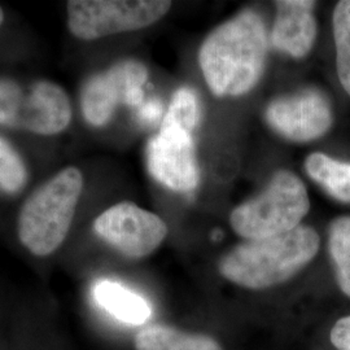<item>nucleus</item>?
Here are the masks:
<instances>
[{
	"label": "nucleus",
	"mask_w": 350,
	"mask_h": 350,
	"mask_svg": "<svg viewBox=\"0 0 350 350\" xmlns=\"http://www.w3.org/2000/svg\"><path fill=\"white\" fill-rule=\"evenodd\" d=\"M269 37L262 18L239 13L214 29L201 44L199 63L208 88L217 96L250 92L262 77Z\"/></svg>",
	"instance_id": "1"
},
{
	"label": "nucleus",
	"mask_w": 350,
	"mask_h": 350,
	"mask_svg": "<svg viewBox=\"0 0 350 350\" xmlns=\"http://www.w3.org/2000/svg\"><path fill=\"white\" fill-rule=\"evenodd\" d=\"M321 239L309 226L260 240H247L228 252L219 271L240 287L260 291L289 280L317 256Z\"/></svg>",
	"instance_id": "2"
},
{
	"label": "nucleus",
	"mask_w": 350,
	"mask_h": 350,
	"mask_svg": "<svg viewBox=\"0 0 350 350\" xmlns=\"http://www.w3.org/2000/svg\"><path fill=\"white\" fill-rule=\"evenodd\" d=\"M83 189V175L66 167L36 189L18 215V239L36 256H49L64 243Z\"/></svg>",
	"instance_id": "3"
},
{
	"label": "nucleus",
	"mask_w": 350,
	"mask_h": 350,
	"mask_svg": "<svg viewBox=\"0 0 350 350\" xmlns=\"http://www.w3.org/2000/svg\"><path fill=\"white\" fill-rule=\"evenodd\" d=\"M309 209V195L300 178L279 170L263 192L232 211L230 224L247 240L271 238L299 227Z\"/></svg>",
	"instance_id": "4"
},
{
	"label": "nucleus",
	"mask_w": 350,
	"mask_h": 350,
	"mask_svg": "<svg viewBox=\"0 0 350 350\" xmlns=\"http://www.w3.org/2000/svg\"><path fill=\"white\" fill-rule=\"evenodd\" d=\"M70 120V101L62 86L46 79L21 83L0 78V125L56 135Z\"/></svg>",
	"instance_id": "5"
},
{
	"label": "nucleus",
	"mask_w": 350,
	"mask_h": 350,
	"mask_svg": "<svg viewBox=\"0 0 350 350\" xmlns=\"http://www.w3.org/2000/svg\"><path fill=\"white\" fill-rule=\"evenodd\" d=\"M172 8L165 0H70L68 27L78 39L94 40L152 25Z\"/></svg>",
	"instance_id": "6"
},
{
	"label": "nucleus",
	"mask_w": 350,
	"mask_h": 350,
	"mask_svg": "<svg viewBox=\"0 0 350 350\" xmlns=\"http://www.w3.org/2000/svg\"><path fill=\"white\" fill-rule=\"evenodd\" d=\"M148 79L144 64L129 59L90 77L81 91V108L91 126L107 125L118 105L139 108L144 101L143 86Z\"/></svg>",
	"instance_id": "7"
},
{
	"label": "nucleus",
	"mask_w": 350,
	"mask_h": 350,
	"mask_svg": "<svg viewBox=\"0 0 350 350\" xmlns=\"http://www.w3.org/2000/svg\"><path fill=\"white\" fill-rule=\"evenodd\" d=\"M99 238L129 258H143L157 250L167 227L154 213L122 201L101 213L94 222Z\"/></svg>",
	"instance_id": "8"
},
{
	"label": "nucleus",
	"mask_w": 350,
	"mask_h": 350,
	"mask_svg": "<svg viewBox=\"0 0 350 350\" xmlns=\"http://www.w3.org/2000/svg\"><path fill=\"white\" fill-rule=\"evenodd\" d=\"M266 121L280 137L302 143L323 137L334 124V114L322 91L306 88L271 101Z\"/></svg>",
	"instance_id": "9"
},
{
	"label": "nucleus",
	"mask_w": 350,
	"mask_h": 350,
	"mask_svg": "<svg viewBox=\"0 0 350 350\" xmlns=\"http://www.w3.org/2000/svg\"><path fill=\"white\" fill-rule=\"evenodd\" d=\"M146 159L150 174L165 187L179 192H189L198 187L200 169L192 134L160 129V133L147 144Z\"/></svg>",
	"instance_id": "10"
},
{
	"label": "nucleus",
	"mask_w": 350,
	"mask_h": 350,
	"mask_svg": "<svg viewBox=\"0 0 350 350\" xmlns=\"http://www.w3.org/2000/svg\"><path fill=\"white\" fill-rule=\"evenodd\" d=\"M275 5V21L271 30L273 46L292 57H305L313 49L317 38L315 1L279 0Z\"/></svg>",
	"instance_id": "11"
},
{
	"label": "nucleus",
	"mask_w": 350,
	"mask_h": 350,
	"mask_svg": "<svg viewBox=\"0 0 350 350\" xmlns=\"http://www.w3.org/2000/svg\"><path fill=\"white\" fill-rule=\"evenodd\" d=\"M92 295L105 312L127 325H144L152 315L148 301L112 280H99L92 288Z\"/></svg>",
	"instance_id": "12"
},
{
	"label": "nucleus",
	"mask_w": 350,
	"mask_h": 350,
	"mask_svg": "<svg viewBox=\"0 0 350 350\" xmlns=\"http://www.w3.org/2000/svg\"><path fill=\"white\" fill-rule=\"evenodd\" d=\"M137 350H222L218 341L202 334H191L166 325L142 328L134 338Z\"/></svg>",
	"instance_id": "13"
},
{
	"label": "nucleus",
	"mask_w": 350,
	"mask_h": 350,
	"mask_svg": "<svg viewBox=\"0 0 350 350\" xmlns=\"http://www.w3.org/2000/svg\"><path fill=\"white\" fill-rule=\"evenodd\" d=\"M305 169L334 199L350 204V163L338 161L317 152L306 159Z\"/></svg>",
	"instance_id": "14"
},
{
	"label": "nucleus",
	"mask_w": 350,
	"mask_h": 350,
	"mask_svg": "<svg viewBox=\"0 0 350 350\" xmlns=\"http://www.w3.org/2000/svg\"><path fill=\"white\" fill-rule=\"evenodd\" d=\"M328 250L338 287L350 297V217H338L329 226Z\"/></svg>",
	"instance_id": "15"
},
{
	"label": "nucleus",
	"mask_w": 350,
	"mask_h": 350,
	"mask_svg": "<svg viewBox=\"0 0 350 350\" xmlns=\"http://www.w3.org/2000/svg\"><path fill=\"white\" fill-rule=\"evenodd\" d=\"M340 83L350 96V0L338 1L332 16Z\"/></svg>",
	"instance_id": "16"
},
{
	"label": "nucleus",
	"mask_w": 350,
	"mask_h": 350,
	"mask_svg": "<svg viewBox=\"0 0 350 350\" xmlns=\"http://www.w3.org/2000/svg\"><path fill=\"white\" fill-rule=\"evenodd\" d=\"M199 118V105L196 94L188 88L175 91L163 117L161 129H172L192 134Z\"/></svg>",
	"instance_id": "17"
},
{
	"label": "nucleus",
	"mask_w": 350,
	"mask_h": 350,
	"mask_svg": "<svg viewBox=\"0 0 350 350\" xmlns=\"http://www.w3.org/2000/svg\"><path fill=\"white\" fill-rule=\"evenodd\" d=\"M27 169L25 163L11 143L0 137V189L5 193H17L25 187Z\"/></svg>",
	"instance_id": "18"
},
{
	"label": "nucleus",
	"mask_w": 350,
	"mask_h": 350,
	"mask_svg": "<svg viewBox=\"0 0 350 350\" xmlns=\"http://www.w3.org/2000/svg\"><path fill=\"white\" fill-rule=\"evenodd\" d=\"M331 342L338 350H350V315L335 323L331 329Z\"/></svg>",
	"instance_id": "19"
},
{
	"label": "nucleus",
	"mask_w": 350,
	"mask_h": 350,
	"mask_svg": "<svg viewBox=\"0 0 350 350\" xmlns=\"http://www.w3.org/2000/svg\"><path fill=\"white\" fill-rule=\"evenodd\" d=\"M137 109H138V118L142 122L147 125H153L163 116V103L153 98L150 100L143 101V104Z\"/></svg>",
	"instance_id": "20"
},
{
	"label": "nucleus",
	"mask_w": 350,
	"mask_h": 350,
	"mask_svg": "<svg viewBox=\"0 0 350 350\" xmlns=\"http://www.w3.org/2000/svg\"><path fill=\"white\" fill-rule=\"evenodd\" d=\"M3 21H4V12H3V10L0 7V26L3 24Z\"/></svg>",
	"instance_id": "21"
}]
</instances>
